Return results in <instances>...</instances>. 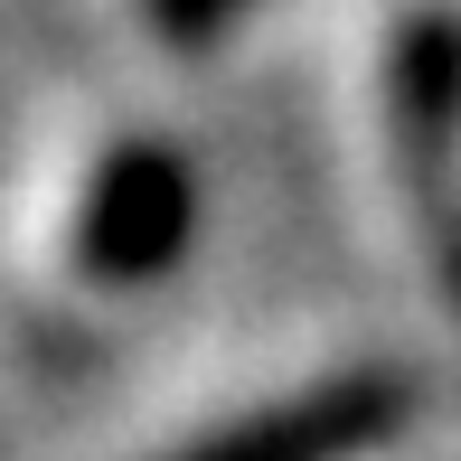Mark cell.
<instances>
[{
    "label": "cell",
    "mask_w": 461,
    "mask_h": 461,
    "mask_svg": "<svg viewBox=\"0 0 461 461\" xmlns=\"http://www.w3.org/2000/svg\"><path fill=\"white\" fill-rule=\"evenodd\" d=\"M188 236H198V179H188V160L170 141L132 132L76 188L67 255H76V274L104 283V292H141V283H160L188 255Z\"/></svg>",
    "instance_id": "1"
},
{
    "label": "cell",
    "mask_w": 461,
    "mask_h": 461,
    "mask_svg": "<svg viewBox=\"0 0 461 461\" xmlns=\"http://www.w3.org/2000/svg\"><path fill=\"white\" fill-rule=\"evenodd\" d=\"M386 151H395V179H405L414 217L433 236H461V10L424 0L386 29Z\"/></svg>",
    "instance_id": "2"
},
{
    "label": "cell",
    "mask_w": 461,
    "mask_h": 461,
    "mask_svg": "<svg viewBox=\"0 0 461 461\" xmlns=\"http://www.w3.org/2000/svg\"><path fill=\"white\" fill-rule=\"evenodd\" d=\"M414 414V386L395 367H339L302 395H274V405L236 414L217 433H188L179 452L160 461H358L376 443H395Z\"/></svg>",
    "instance_id": "3"
},
{
    "label": "cell",
    "mask_w": 461,
    "mask_h": 461,
    "mask_svg": "<svg viewBox=\"0 0 461 461\" xmlns=\"http://www.w3.org/2000/svg\"><path fill=\"white\" fill-rule=\"evenodd\" d=\"M245 10H255V0H141L151 38H170V48H207V38H226Z\"/></svg>",
    "instance_id": "4"
},
{
    "label": "cell",
    "mask_w": 461,
    "mask_h": 461,
    "mask_svg": "<svg viewBox=\"0 0 461 461\" xmlns=\"http://www.w3.org/2000/svg\"><path fill=\"white\" fill-rule=\"evenodd\" d=\"M443 292H452V302H461V236L443 245Z\"/></svg>",
    "instance_id": "5"
}]
</instances>
